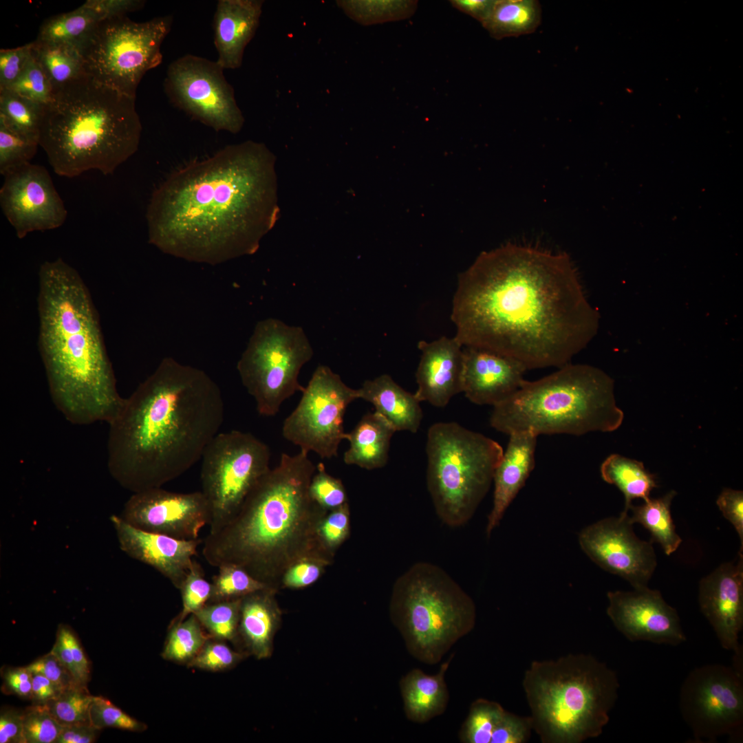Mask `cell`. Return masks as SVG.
Returning <instances> with one entry per match:
<instances>
[{
    "label": "cell",
    "instance_id": "6da1fadb",
    "mask_svg": "<svg viewBox=\"0 0 743 743\" xmlns=\"http://www.w3.org/2000/svg\"><path fill=\"white\" fill-rule=\"evenodd\" d=\"M451 319L462 346L531 369L570 363L596 335L599 314L567 253L507 243L458 275Z\"/></svg>",
    "mask_w": 743,
    "mask_h": 743
},
{
    "label": "cell",
    "instance_id": "7a4b0ae2",
    "mask_svg": "<svg viewBox=\"0 0 743 743\" xmlns=\"http://www.w3.org/2000/svg\"><path fill=\"white\" fill-rule=\"evenodd\" d=\"M275 160L264 144L247 140L173 171L147 206L149 242L211 265L255 253L279 213Z\"/></svg>",
    "mask_w": 743,
    "mask_h": 743
},
{
    "label": "cell",
    "instance_id": "3957f363",
    "mask_svg": "<svg viewBox=\"0 0 743 743\" xmlns=\"http://www.w3.org/2000/svg\"><path fill=\"white\" fill-rule=\"evenodd\" d=\"M224 418L217 383L200 369L164 358L108 424V470L133 493L160 488L202 459Z\"/></svg>",
    "mask_w": 743,
    "mask_h": 743
},
{
    "label": "cell",
    "instance_id": "277c9868",
    "mask_svg": "<svg viewBox=\"0 0 743 743\" xmlns=\"http://www.w3.org/2000/svg\"><path fill=\"white\" fill-rule=\"evenodd\" d=\"M316 469L308 453H282L279 464L260 478L232 519L204 539L202 554L208 563L237 566L279 590L284 572L297 561L319 558L332 563L334 554L323 546L318 532L329 511L310 494Z\"/></svg>",
    "mask_w": 743,
    "mask_h": 743
},
{
    "label": "cell",
    "instance_id": "5b68a950",
    "mask_svg": "<svg viewBox=\"0 0 743 743\" xmlns=\"http://www.w3.org/2000/svg\"><path fill=\"white\" fill-rule=\"evenodd\" d=\"M39 344L56 408L73 424H108L121 409L99 318L75 268L58 258L39 271Z\"/></svg>",
    "mask_w": 743,
    "mask_h": 743
},
{
    "label": "cell",
    "instance_id": "8992f818",
    "mask_svg": "<svg viewBox=\"0 0 743 743\" xmlns=\"http://www.w3.org/2000/svg\"><path fill=\"white\" fill-rule=\"evenodd\" d=\"M141 133L136 98L85 74L44 107L39 145L60 176L93 169L109 175L137 151Z\"/></svg>",
    "mask_w": 743,
    "mask_h": 743
},
{
    "label": "cell",
    "instance_id": "52a82bcc",
    "mask_svg": "<svg viewBox=\"0 0 743 743\" xmlns=\"http://www.w3.org/2000/svg\"><path fill=\"white\" fill-rule=\"evenodd\" d=\"M614 387L613 379L601 369L568 363L540 379L526 380L516 392L493 406L490 424L508 435L614 431L624 418L616 404Z\"/></svg>",
    "mask_w": 743,
    "mask_h": 743
},
{
    "label": "cell",
    "instance_id": "ba28073f",
    "mask_svg": "<svg viewBox=\"0 0 743 743\" xmlns=\"http://www.w3.org/2000/svg\"><path fill=\"white\" fill-rule=\"evenodd\" d=\"M522 685L542 743H581L601 735L620 687L616 672L589 654L534 660Z\"/></svg>",
    "mask_w": 743,
    "mask_h": 743
},
{
    "label": "cell",
    "instance_id": "9c48e42d",
    "mask_svg": "<svg viewBox=\"0 0 743 743\" xmlns=\"http://www.w3.org/2000/svg\"><path fill=\"white\" fill-rule=\"evenodd\" d=\"M389 615L408 652L424 664L435 665L473 629L476 607L444 570L420 561L395 581Z\"/></svg>",
    "mask_w": 743,
    "mask_h": 743
},
{
    "label": "cell",
    "instance_id": "30bf717a",
    "mask_svg": "<svg viewBox=\"0 0 743 743\" xmlns=\"http://www.w3.org/2000/svg\"><path fill=\"white\" fill-rule=\"evenodd\" d=\"M426 451L427 488L435 513L445 525L462 526L488 493L504 450L480 433L441 422L429 429Z\"/></svg>",
    "mask_w": 743,
    "mask_h": 743
},
{
    "label": "cell",
    "instance_id": "8fae6325",
    "mask_svg": "<svg viewBox=\"0 0 743 743\" xmlns=\"http://www.w3.org/2000/svg\"><path fill=\"white\" fill-rule=\"evenodd\" d=\"M172 21L170 15L141 23L127 16L100 21L80 49L85 74L136 98L144 75L162 61L161 45Z\"/></svg>",
    "mask_w": 743,
    "mask_h": 743
},
{
    "label": "cell",
    "instance_id": "7c38bea8",
    "mask_svg": "<svg viewBox=\"0 0 743 743\" xmlns=\"http://www.w3.org/2000/svg\"><path fill=\"white\" fill-rule=\"evenodd\" d=\"M313 354L301 327L274 318L256 324L237 369L260 415L275 416L286 399L303 391L299 375Z\"/></svg>",
    "mask_w": 743,
    "mask_h": 743
},
{
    "label": "cell",
    "instance_id": "4fadbf2b",
    "mask_svg": "<svg viewBox=\"0 0 743 743\" xmlns=\"http://www.w3.org/2000/svg\"><path fill=\"white\" fill-rule=\"evenodd\" d=\"M269 447L252 434L233 430L218 433L202 457V492L211 520L209 534L225 526L236 515L260 478L270 469Z\"/></svg>",
    "mask_w": 743,
    "mask_h": 743
},
{
    "label": "cell",
    "instance_id": "5bb4252c",
    "mask_svg": "<svg viewBox=\"0 0 743 743\" xmlns=\"http://www.w3.org/2000/svg\"><path fill=\"white\" fill-rule=\"evenodd\" d=\"M742 663L708 664L691 670L679 694V709L696 742L728 735L740 740L743 731Z\"/></svg>",
    "mask_w": 743,
    "mask_h": 743
},
{
    "label": "cell",
    "instance_id": "9a60e30c",
    "mask_svg": "<svg viewBox=\"0 0 743 743\" xmlns=\"http://www.w3.org/2000/svg\"><path fill=\"white\" fill-rule=\"evenodd\" d=\"M356 399L357 389L348 387L329 367L318 366L299 404L285 419L283 436L301 451H313L322 459L336 457L339 444L347 438L346 409Z\"/></svg>",
    "mask_w": 743,
    "mask_h": 743
},
{
    "label": "cell",
    "instance_id": "2e32d148",
    "mask_svg": "<svg viewBox=\"0 0 743 743\" xmlns=\"http://www.w3.org/2000/svg\"><path fill=\"white\" fill-rule=\"evenodd\" d=\"M216 62L186 54L168 67L164 90L170 102L217 131L239 132L245 122L234 89Z\"/></svg>",
    "mask_w": 743,
    "mask_h": 743
},
{
    "label": "cell",
    "instance_id": "e0dca14e",
    "mask_svg": "<svg viewBox=\"0 0 743 743\" xmlns=\"http://www.w3.org/2000/svg\"><path fill=\"white\" fill-rule=\"evenodd\" d=\"M629 513L602 519L583 528L578 536L583 552L603 570L628 581L633 588L647 587L657 566L653 541L634 532Z\"/></svg>",
    "mask_w": 743,
    "mask_h": 743
},
{
    "label": "cell",
    "instance_id": "ac0fdd59",
    "mask_svg": "<svg viewBox=\"0 0 743 743\" xmlns=\"http://www.w3.org/2000/svg\"><path fill=\"white\" fill-rule=\"evenodd\" d=\"M3 177L0 206L18 238L64 224L67 211L43 166L30 162Z\"/></svg>",
    "mask_w": 743,
    "mask_h": 743
},
{
    "label": "cell",
    "instance_id": "d6986e66",
    "mask_svg": "<svg viewBox=\"0 0 743 743\" xmlns=\"http://www.w3.org/2000/svg\"><path fill=\"white\" fill-rule=\"evenodd\" d=\"M120 517L142 530L192 540L210 525L211 511L202 491L176 493L160 487L133 493Z\"/></svg>",
    "mask_w": 743,
    "mask_h": 743
},
{
    "label": "cell",
    "instance_id": "ffe728a7",
    "mask_svg": "<svg viewBox=\"0 0 743 743\" xmlns=\"http://www.w3.org/2000/svg\"><path fill=\"white\" fill-rule=\"evenodd\" d=\"M607 597V615L629 641L676 646L687 640L676 610L660 591L647 586L610 591Z\"/></svg>",
    "mask_w": 743,
    "mask_h": 743
},
{
    "label": "cell",
    "instance_id": "44dd1931",
    "mask_svg": "<svg viewBox=\"0 0 743 743\" xmlns=\"http://www.w3.org/2000/svg\"><path fill=\"white\" fill-rule=\"evenodd\" d=\"M698 602L721 646L733 654L742 652L739 636L743 627L742 552L700 580Z\"/></svg>",
    "mask_w": 743,
    "mask_h": 743
},
{
    "label": "cell",
    "instance_id": "7402d4cb",
    "mask_svg": "<svg viewBox=\"0 0 743 743\" xmlns=\"http://www.w3.org/2000/svg\"><path fill=\"white\" fill-rule=\"evenodd\" d=\"M110 520L125 553L152 567L175 588H180L202 542L200 538L184 540L142 530L114 515Z\"/></svg>",
    "mask_w": 743,
    "mask_h": 743
},
{
    "label": "cell",
    "instance_id": "603a6c76",
    "mask_svg": "<svg viewBox=\"0 0 743 743\" xmlns=\"http://www.w3.org/2000/svg\"><path fill=\"white\" fill-rule=\"evenodd\" d=\"M527 369L501 353L463 346L462 392L471 402L493 407L516 392Z\"/></svg>",
    "mask_w": 743,
    "mask_h": 743
},
{
    "label": "cell",
    "instance_id": "cb8c5ba5",
    "mask_svg": "<svg viewBox=\"0 0 743 743\" xmlns=\"http://www.w3.org/2000/svg\"><path fill=\"white\" fill-rule=\"evenodd\" d=\"M421 352L416 373L420 402L444 407L462 392L463 346L455 337L442 336L431 342L421 341Z\"/></svg>",
    "mask_w": 743,
    "mask_h": 743
},
{
    "label": "cell",
    "instance_id": "d4e9b609",
    "mask_svg": "<svg viewBox=\"0 0 743 743\" xmlns=\"http://www.w3.org/2000/svg\"><path fill=\"white\" fill-rule=\"evenodd\" d=\"M263 1L219 0L213 16L216 62L224 69L241 67L245 49L259 25Z\"/></svg>",
    "mask_w": 743,
    "mask_h": 743
},
{
    "label": "cell",
    "instance_id": "484cf974",
    "mask_svg": "<svg viewBox=\"0 0 743 743\" xmlns=\"http://www.w3.org/2000/svg\"><path fill=\"white\" fill-rule=\"evenodd\" d=\"M537 438L536 435L530 432L509 435L506 449L493 474V502L486 528L487 537L499 526L506 510L534 469Z\"/></svg>",
    "mask_w": 743,
    "mask_h": 743
},
{
    "label": "cell",
    "instance_id": "4316f807",
    "mask_svg": "<svg viewBox=\"0 0 743 743\" xmlns=\"http://www.w3.org/2000/svg\"><path fill=\"white\" fill-rule=\"evenodd\" d=\"M532 731L530 716L516 715L496 702L479 698L470 706L459 739L463 743H525Z\"/></svg>",
    "mask_w": 743,
    "mask_h": 743
},
{
    "label": "cell",
    "instance_id": "83f0119b",
    "mask_svg": "<svg viewBox=\"0 0 743 743\" xmlns=\"http://www.w3.org/2000/svg\"><path fill=\"white\" fill-rule=\"evenodd\" d=\"M277 592L266 588L241 599L238 638L247 652L258 659L269 658L272 653L274 636L281 618Z\"/></svg>",
    "mask_w": 743,
    "mask_h": 743
},
{
    "label": "cell",
    "instance_id": "f1b7e54d",
    "mask_svg": "<svg viewBox=\"0 0 743 743\" xmlns=\"http://www.w3.org/2000/svg\"><path fill=\"white\" fill-rule=\"evenodd\" d=\"M358 398L372 403L375 411L397 431L416 433L422 419L420 402L388 374L365 380L357 389Z\"/></svg>",
    "mask_w": 743,
    "mask_h": 743
},
{
    "label": "cell",
    "instance_id": "f546056e",
    "mask_svg": "<svg viewBox=\"0 0 743 743\" xmlns=\"http://www.w3.org/2000/svg\"><path fill=\"white\" fill-rule=\"evenodd\" d=\"M453 656L444 662L434 675L414 669L402 677L399 685L404 711L409 720L425 723L445 711L449 693L444 677Z\"/></svg>",
    "mask_w": 743,
    "mask_h": 743
},
{
    "label": "cell",
    "instance_id": "4dcf8cb0",
    "mask_svg": "<svg viewBox=\"0 0 743 743\" xmlns=\"http://www.w3.org/2000/svg\"><path fill=\"white\" fill-rule=\"evenodd\" d=\"M395 432L391 424L377 412L366 413L353 430L347 433L349 447L344 453V462L367 470L385 466Z\"/></svg>",
    "mask_w": 743,
    "mask_h": 743
},
{
    "label": "cell",
    "instance_id": "1f68e13d",
    "mask_svg": "<svg viewBox=\"0 0 743 743\" xmlns=\"http://www.w3.org/2000/svg\"><path fill=\"white\" fill-rule=\"evenodd\" d=\"M541 21V8L538 1L495 0L482 25L491 37L500 40L531 34Z\"/></svg>",
    "mask_w": 743,
    "mask_h": 743
},
{
    "label": "cell",
    "instance_id": "d6a6232c",
    "mask_svg": "<svg viewBox=\"0 0 743 743\" xmlns=\"http://www.w3.org/2000/svg\"><path fill=\"white\" fill-rule=\"evenodd\" d=\"M600 472L605 482L623 493L625 507L622 513H628L633 499L648 500L651 491L658 487L655 475L645 469L643 462L619 454L609 455L601 464Z\"/></svg>",
    "mask_w": 743,
    "mask_h": 743
},
{
    "label": "cell",
    "instance_id": "836d02e7",
    "mask_svg": "<svg viewBox=\"0 0 743 743\" xmlns=\"http://www.w3.org/2000/svg\"><path fill=\"white\" fill-rule=\"evenodd\" d=\"M101 21L95 10L85 3L76 9L50 17L41 25L37 42L63 44L80 49L97 23Z\"/></svg>",
    "mask_w": 743,
    "mask_h": 743
},
{
    "label": "cell",
    "instance_id": "e575fe53",
    "mask_svg": "<svg viewBox=\"0 0 743 743\" xmlns=\"http://www.w3.org/2000/svg\"><path fill=\"white\" fill-rule=\"evenodd\" d=\"M676 492L671 491L664 496L644 502L640 506L632 504L629 511L630 521L638 523L651 533L652 541L660 543L665 553L670 555L682 543V539L676 532L675 524L671 515V504Z\"/></svg>",
    "mask_w": 743,
    "mask_h": 743
},
{
    "label": "cell",
    "instance_id": "d590c367",
    "mask_svg": "<svg viewBox=\"0 0 743 743\" xmlns=\"http://www.w3.org/2000/svg\"><path fill=\"white\" fill-rule=\"evenodd\" d=\"M33 52L45 72L54 92L85 74L81 53L76 47L34 41Z\"/></svg>",
    "mask_w": 743,
    "mask_h": 743
},
{
    "label": "cell",
    "instance_id": "8d00e7d4",
    "mask_svg": "<svg viewBox=\"0 0 743 743\" xmlns=\"http://www.w3.org/2000/svg\"><path fill=\"white\" fill-rule=\"evenodd\" d=\"M337 6L353 21L363 25L397 21L411 17L418 7L417 1L345 0Z\"/></svg>",
    "mask_w": 743,
    "mask_h": 743
},
{
    "label": "cell",
    "instance_id": "74e56055",
    "mask_svg": "<svg viewBox=\"0 0 743 743\" xmlns=\"http://www.w3.org/2000/svg\"><path fill=\"white\" fill-rule=\"evenodd\" d=\"M210 638L195 614L181 621H172L162 656L167 660L188 665Z\"/></svg>",
    "mask_w": 743,
    "mask_h": 743
},
{
    "label": "cell",
    "instance_id": "f35d334b",
    "mask_svg": "<svg viewBox=\"0 0 743 743\" xmlns=\"http://www.w3.org/2000/svg\"><path fill=\"white\" fill-rule=\"evenodd\" d=\"M44 106L8 89L0 90V122L21 134L39 139Z\"/></svg>",
    "mask_w": 743,
    "mask_h": 743
},
{
    "label": "cell",
    "instance_id": "ab89813d",
    "mask_svg": "<svg viewBox=\"0 0 743 743\" xmlns=\"http://www.w3.org/2000/svg\"><path fill=\"white\" fill-rule=\"evenodd\" d=\"M241 599L209 602L193 614L211 638L235 641L238 638Z\"/></svg>",
    "mask_w": 743,
    "mask_h": 743
},
{
    "label": "cell",
    "instance_id": "60d3db41",
    "mask_svg": "<svg viewBox=\"0 0 743 743\" xmlns=\"http://www.w3.org/2000/svg\"><path fill=\"white\" fill-rule=\"evenodd\" d=\"M217 568L209 602L239 599L258 590L272 588L237 566L225 564Z\"/></svg>",
    "mask_w": 743,
    "mask_h": 743
},
{
    "label": "cell",
    "instance_id": "b9f144b4",
    "mask_svg": "<svg viewBox=\"0 0 743 743\" xmlns=\"http://www.w3.org/2000/svg\"><path fill=\"white\" fill-rule=\"evenodd\" d=\"M94 696L87 686L67 689L46 705L56 720L63 726L90 724L89 710Z\"/></svg>",
    "mask_w": 743,
    "mask_h": 743
},
{
    "label": "cell",
    "instance_id": "7bdbcfd3",
    "mask_svg": "<svg viewBox=\"0 0 743 743\" xmlns=\"http://www.w3.org/2000/svg\"><path fill=\"white\" fill-rule=\"evenodd\" d=\"M39 139L18 133L0 122V173H8L30 162Z\"/></svg>",
    "mask_w": 743,
    "mask_h": 743
},
{
    "label": "cell",
    "instance_id": "ee69618b",
    "mask_svg": "<svg viewBox=\"0 0 743 743\" xmlns=\"http://www.w3.org/2000/svg\"><path fill=\"white\" fill-rule=\"evenodd\" d=\"M4 89L10 90L44 107L52 102L54 95L51 83L35 57L34 52L20 76Z\"/></svg>",
    "mask_w": 743,
    "mask_h": 743
},
{
    "label": "cell",
    "instance_id": "f6af8a7d",
    "mask_svg": "<svg viewBox=\"0 0 743 743\" xmlns=\"http://www.w3.org/2000/svg\"><path fill=\"white\" fill-rule=\"evenodd\" d=\"M23 724L25 743H55L63 729L46 704H32L24 710Z\"/></svg>",
    "mask_w": 743,
    "mask_h": 743
},
{
    "label": "cell",
    "instance_id": "bcb514c9",
    "mask_svg": "<svg viewBox=\"0 0 743 743\" xmlns=\"http://www.w3.org/2000/svg\"><path fill=\"white\" fill-rule=\"evenodd\" d=\"M179 590L182 594V608L173 621H183L209 602L212 583L204 578L203 569L195 560Z\"/></svg>",
    "mask_w": 743,
    "mask_h": 743
},
{
    "label": "cell",
    "instance_id": "7dc6e473",
    "mask_svg": "<svg viewBox=\"0 0 743 743\" xmlns=\"http://www.w3.org/2000/svg\"><path fill=\"white\" fill-rule=\"evenodd\" d=\"M91 724L100 730L106 727L131 731H143L147 725L131 717L103 696H94L89 710Z\"/></svg>",
    "mask_w": 743,
    "mask_h": 743
},
{
    "label": "cell",
    "instance_id": "c3c4849f",
    "mask_svg": "<svg viewBox=\"0 0 743 743\" xmlns=\"http://www.w3.org/2000/svg\"><path fill=\"white\" fill-rule=\"evenodd\" d=\"M244 657L245 654L233 650L224 640L210 638L188 666L206 671H221L234 667Z\"/></svg>",
    "mask_w": 743,
    "mask_h": 743
},
{
    "label": "cell",
    "instance_id": "681fc988",
    "mask_svg": "<svg viewBox=\"0 0 743 743\" xmlns=\"http://www.w3.org/2000/svg\"><path fill=\"white\" fill-rule=\"evenodd\" d=\"M309 490L312 498L327 511L348 503L341 480L328 474L323 463L317 464Z\"/></svg>",
    "mask_w": 743,
    "mask_h": 743
},
{
    "label": "cell",
    "instance_id": "f907efd6",
    "mask_svg": "<svg viewBox=\"0 0 743 743\" xmlns=\"http://www.w3.org/2000/svg\"><path fill=\"white\" fill-rule=\"evenodd\" d=\"M349 504L329 511L319 528V536L323 546L332 554L346 540L349 534Z\"/></svg>",
    "mask_w": 743,
    "mask_h": 743
},
{
    "label": "cell",
    "instance_id": "816d5d0a",
    "mask_svg": "<svg viewBox=\"0 0 743 743\" xmlns=\"http://www.w3.org/2000/svg\"><path fill=\"white\" fill-rule=\"evenodd\" d=\"M332 563L319 558H305L290 566L284 572L281 588H302L314 584Z\"/></svg>",
    "mask_w": 743,
    "mask_h": 743
},
{
    "label": "cell",
    "instance_id": "f5cc1de1",
    "mask_svg": "<svg viewBox=\"0 0 743 743\" xmlns=\"http://www.w3.org/2000/svg\"><path fill=\"white\" fill-rule=\"evenodd\" d=\"M33 42L0 50V90L8 87L20 76L32 56Z\"/></svg>",
    "mask_w": 743,
    "mask_h": 743
},
{
    "label": "cell",
    "instance_id": "db71d44e",
    "mask_svg": "<svg viewBox=\"0 0 743 743\" xmlns=\"http://www.w3.org/2000/svg\"><path fill=\"white\" fill-rule=\"evenodd\" d=\"M32 673L41 674L56 683L63 691L80 684L50 651L27 666Z\"/></svg>",
    "mask_w": 743,
    "mask_h": 743
},
{
    "label": "cell",
    "instance_id": "11a10c76",
    "mask_svg": "<svg viewBox=\"0 0 743 743\" xmlns=\"http://www.w3.org/2000/svg\"><path fill=\"white\" fill-rule=\"evenodd\" d=\"M716 504L723 516L729 520L737 531L743 548V492L724 488L718 496Z\"/></svg>",
    "mask_w": 743,
    "mask_h": 743
},
{
    "label": "cell",
    "instance_id": "9f6ffc18",
    "mask_svg": "<svg viewBox=\"0 0 743 743\" xmlns=\"http://www.w3.org/2000/svg\"><path fill=\"white\" fill-rule=\"evenodd\" d=\"M3 691L26 699L32 698V672L28 668L8 667L2 674Z\"/></svg>",
    "mask_w": 743,
    "mask_h": 743
},
{
    "label": "cell",
    "instance_id": "6f0895ef",
    "mask_svg": "<svg viewBox=\"0 0 743 743\" xmlns=\"http://www.w3.org/2000/svg\"><path fill=\"white\" fill-rule=\"evenodd\" d=\"M99 15L105 19L127 16L129 12L142 9L145 1L142 0H88L85 2Z\"/></svg>",
    "mask_w": 743,
    "mask_h": 743
},
{
    "label": "cell",
    "instance_id": "680465c9",
    "mask_svg": "<svg viewBox=\"0 0 743 743\" xmlns=\"http://www.w3.org/2000/svg\"><path fill=\"white\" fill-rule=\"evenodd\" d=\"M23 711L3 708L0 713V743H25Z\"/></svg>",
    "mask_w": 743,
    "mask_h": 743
},
{
    "label": "cell",
    "instance_id": "91938a15",
    "mask_svg": "<svg viewBox=\"0 0 743 743\" xmlns=\"http://www.w3.org/2000/svg\"><path fill=\"white\" fill-rule=\"evenodd\" d=\"M63 690L45 676L32 673V704H46L56 699Z\"/></svg>",
    "mask_w": 743,
    "mask_h": 743
},
{
    "label": "cell",
    "instance_id": "94428289",
    "mask_svg": "<svg viewBox=\"0 0 743 743\" xmlns=\"http://www.w3.org/2000/svg\"><path fill=\"white\" fill-rule=\"evenodd\" d=\"M72 650L73 658L77 667L81 682L87 686L89 678L90 663L87 658L83 649L77 637L72 630L67 626L61 625L59 626Z\"/></svg>",
    "mask_w": 743,
    "mask_h": 743
},
{
    "label": "cell",
    "instance_id": "6125c7cd",
    "mask_svg": "<svg viewBox=\"0 0 743 743\" xmlns=\"http://www.w3.org/2000/svg\"><path fill=\"white\" fill-rule=\"evenodd\" d=\"M97 731L90 724L63 726L55 743H91L96 740Z\"/></svg>",
    "mask_w": 743,
    "mask_h": 743
},
{
    "label": "cell",
    "instance_id": "be15d7a7",
    "mask_svg": "<svg viewBox=\"0 0 743 743\" xmlns=\"http://www.w3.org/2000/svg\"><path fill=\"white\" fill-rule=\"evenodd\" d=\"M495 0H451V6L459 11L466 14L481 24L489 15Z\"/></svg>",
    "mask_w": 743,
    "mask_h": 743
},
{
    "label": "cell",
    "instance_id": "e7e4bbea",
    "mask_svg": "<svg viewBox=\"0 0 743 743\" xmlns=\"http://www.w3.org/2000/svg\"><path fill=\"white\" fill-rule=\"evenodd\" d=\"M51 652L69 671V672L74 676V677L80 684L84 685L80 681L79 674L73 658L72 650L60 627H58V629L57 631L56 642Z\"/></svg>",
    "mask_w": 743,
    "mask_h": 743
}]
</instances>
